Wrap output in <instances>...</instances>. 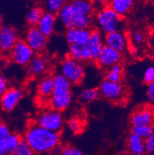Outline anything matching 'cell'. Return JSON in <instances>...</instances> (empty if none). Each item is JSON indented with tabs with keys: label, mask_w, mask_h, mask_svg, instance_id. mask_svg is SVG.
<instances>
[{
	"label": "cell",
	"mask_w": 154,
	"mask_h": 155,
	"mask_svg": "<svg viewBox=\"0 0 154 155\" xmlns=\"http://www.w3.org/2000/svg\"><path fill=\"white\" fill-rule=\"evenodd\" d=\"M151 60H152V61L154 63V52L152 53V55H151Z\"/></svg>",
	"instance_id": "7bdbcfd3"
},
{
	"label": "cell",
	"mask_w": 154,
	"mask_h": 155,
	"mask_svg": "<svg viewBox=\"0 0 154 155\" xmlns=\"http://www.w3.org/2000/svg\"><path fill=\"white\" fill-rule=\"evenodd\" d=\"M127 148L129 153H142L145 152V141L133 133L129 134L127 138Z\"/></svg>",
	"instance_id": "603a6c76"
},
{
	"label": "cell",
	"mask_w": 154,
	"mask_h": 155,
	"mask_svg": "<svg viewBox=\"0 0 154 155\" xmlns=\"http://www.w3.org/2000/svg\"><path fill=\"white\" fill-rule=\"evenodd\" d=\"M146 94H147L148 100L151 103H154V81L151 84H148Z\"/></svg>",
	"instance_id": "8d00e7d4"
},
{
	"label": "cell",
	"mask_w": 154,
	"mask_h": 155,
	"mask_svg": "<svg viewBox=\"0 0 154 155\" xmlns=\"http://www.w3.org/2000/svg\"><path fill=\"white\" fill-rule=\"evenodd\" d=\"M104 43L106 46L120 53H123L128 46L126 36L122 31H116L106 34L104 36Z\"/></svg>",
	"instance_id": "7c38bea8"
},
{
	"label": "cell",
	"mask_w": 154,
	"mask_h": 155,
	"mask_svg": "<svg viewBox=\"0 0 154 155\" xmlns=\"http://www.w3.org/2000/svg\"><path fill=\"white\" fill-rule=\"evenodd\" d=\"M53 77L54 89L49 101V105L52 109L61 112L67 109L73 101L72 84L61 74H56Z\"/></svg>",
	"instance_id": "7a4b0ae2"
},
{
	"label": "cell",
	"mask_w": 154,
	"mask_h": 155,
	"mask_svg": "<svg viewBox=\"0 0 154 155\" xmlns=\"http://www.w3.org/2000/svg\"><path fill=\"white\" fill-rule=\"evenodd\" d=\"M73 14V10L71 2H66L63 8L57 13L56 17L66 29H69L73 28V24H72Z\"/></svg>",
	"instance_id": "cb8c5ba5"
},
{
	"label": "cell",
	"mask_w": 154,
	"mask_h": 155,
	"mask_svg": "<svg viewBox=\"0 0 154 155\" xmlns=\"http://www.w3.org/2000/svg\"><path fill=\"white\" fill-rule=\"evenodd\" d=\"M121 60L122 53L105 45L100 56L96 60V63L100 68L107 70L115 65L120 64Z\"/></svg>",
	"instance_id": "30bf717a"
},
{
	"label": "cell",
	"mask_w": 154,
	"mask_h": 155,
	"mask_svg": "<svg viewBox=\"0 0 154 155\" xmlns=\"http://www.w3.org/2000/svg\"><path fill=\"white\" fill-rule=\"evenodd\" d=\"M132 0H113L109 3V6L120 17L129 13L133 7Z\"/></svg>",
	"instance_id": "7402d4cb"
},
{
	"label": "cell",
	"mask_w": 154,
	"mask_h": 155,
	"mask_svg": "<svg viewBox=\"0 0 154 155\" xmlns=\"http://www.w3.org/2000/svg\"><path fill=\"white\" fill-rule=\"evenodd\" d=\"M22 140L32 151L37 154L48 153L59 145L60 134L42 128L36 123H30L24 134Z\"/></svg>",
	"instance_id": "6da1fadb"
},
{
	"label": "cell",
	"mask_w": 154,
	"mask_h": 155,
	"mask_svg": "<svg viewBox=\"0 0 154 155\" xmlns=\"http://www.w3.org/2000/svg\"><path fill=\"white\" fill-rule=\"evenodd\" d=\"M73 150H74L73 147H72L70 145H67V146L62 147L61 152H60V154L59 155H72L73 154Z\"/></svg>",
	"instance_id": "74e56055"
},
{
	"label": "cell",
	"mask_w": 154,
	"mask_h": 155,
	"mask_svg": "<svg viewBox=\"0 0 154 155\" xmlns=\"http://www.w3.org/2000/svg\"><path fill=\"white\" fill-rule=\"evenodd\" d=\"M43 10L41 7L39 6H33L32 7L25 15V19L27 21L30 27L32 26H36L42 17V14H43Z\"/></svg>",
	"instance_id": "d4e9b609"
},
{
	"label": "cell",
	"mask_w": 154,
	"mask_h": 155,
	"mask_svg": "<svg viewBox=\"0 0 154 155\" xmlns=\"http://www.w3.org/2000/svg\"><path fill=\"white\" fill-rule=\"evenodd\" d=\"M87 46L90 50L93 60H97L105 46L104 36L100 29H94L90 31V36Z\"/></svg>",
	"instance_id": "5bb4252c"
},
{
	"label": "cell",
	"mask_w": 154,
	"mask_h": 155,
	"mask_svg": "<svg viewBox=\"0 0 154 155\" xmlns=\"http://www.w3.org/2000/svg\"><path fill=\"white\" fill-rule=\"evenodd\" d=\"M24 41L35 53H40L46 49L48 38L42 34L36 26L29 27L25 35Z\"/></svg>",
	"instance_id": "ba28073f"
},
{
	"label": "cell",
	"mask_w": 154,
	"mask_h": 155,
	"mask_svg": "<svg viewBox=\"0 0 154 155\" xmlns=\"http://www.w3.org/2000/svg\"><path fill=\"white\" fill-rule=\"evenodd\" d=\"M67 126L70 131L73 132V134H79L83 129V121L76 117L72 118V119L68 121Z\"/></svg>",
	"instance_id": "f546056e"
},
{
	"label": "cell",
	"mask_w": 154,
	"mask_h": 155,
	"mask_svg": "<svg viewBox=\"0 0 154 155\" xmlns=\"http://www.w3.org/2000/svg\"><path fill=\"white\" fill-rule=\"evenodd\" d=\"M154 81V67H149L143 74V82L146 84H149Z\"/></svg>",
	"instance_id": "836d02e7"
},
{
	"label": "cell",
	"mask_w": 154,
	"mask_h": 155,
	"mask_svg": "<svg viewBox=\"0 0 154 155\" xmlns=\"http://www.w3.org/2000/svg\"><path fill=\"white\" fill-rule=\"evenodd\" d=\"M54 89V77L48 75L41 79L38 84V94L41 98L49 101Z\"/></svg>",
	"instance_id": "d6986e66"
},
{
	"label": "cell",
	"mask_w": 154,
	"mask_h": 155,
	"mask_svg": "<svg viewBox=\"0 0 154 155\" xmlns=\"http://www.w3.org/2000/svg\"><path fill=\"white\" fill-rule=\"evenodd\" d=\"M56 15L49 12H44L36 27L42 34L48 38L52 36L56 31Z\"/></svg>",
	"instance_id": "9a60e30c"
},
{
	"label": "cell",
	"mask_w": 154,
	"mask_h": 155,
	"mask_svg": "<svg viewBox=\"0 0 154 155\" xmlns=\"http://www.w3.org/2000/svg\"><path fill=\"white\" fill-rule=\"evenodd\" d=\"M72 155H86V154H85L82 150H79V149L74 148V150H73V154Z\"/></svg>",
	"instance_id": "ab89813d"
},
{
	"label": "cell",
	"mask_w": 154,
	"mask_h": 155,
	"mask_svg": "<svg viewBox=\"0 0 154 155\" xmlns=\"http://www.w3.org/2000/svg\"><path fill=\"white\" fill-rule=\"evenodd\" d=\"M90 31L89 29H80L71 28L66 30V39L70 45H87L90 36Z\"/></svg>",
	"instance_id": "2e32d148"
},
{
	"label": "cell",
	"mask_w": 154,
	"mask_h": 155,
	"mask_svg": "<svg viewBox=\"0 0 154 155\" xmlns=\"http://www.w3.org/2000/svg\"><path fill=\"white\" fill-rule=\"evenodd\" d=\"M129 155H146L145 153H129Z\"/></svg>",
	"instance_id": "b9f144b4"
},
{
	"label": "cell",
	"mask_w": 154,
	"mask_h": 155,
	"mask_svg": "<svg viewBox=\"0 0 154 155\" xmlns=\"http://www.w3.org/2000/svg\"><path fill=\"white\" fill-rule=\"evenodd\" d=\"M22 90L19 88H8V91L1 97V106L3 110L9 112L19 104L22 100Z\"/></svg>",
	"instance_id": "4fadbf2b"
},
{
	"label": "cell",
	"mask_w": 154,
	"mask_h": 155,
	"mask_svg": "<svg viewBox=\"0 0 154 155\" xmlns=\"http://www.w3.org/2000/svg\"><path fill=\"white\" fill-rule=\"evenodd\" d=\"M65 3L66 2L64 0H48L47 2H46V8L47 9L46 12L57 15Z\"/></svg>",
	"instance_id": "f1b7e54d"
},
{
	"label": "cell",
	"mask_w": 154,
	"mask_h": 155,
	"mask_svg": "<svg viewBox=\"0 0 154 155\" xmlns=\"http://www.w3.org/2000/svg\"><path fill=\"white\" fill-rule=\"evenodd\" d=\"M131 40L135 45H140L144 41V36L139 31H133L131 33Z\"/></svg>",
	"instance_id": "e575fe53"
},
{
	"label": "cell",
	"mask_w": 154,
	"mask_h": 155,
	"mask_svg": "<svg viewBox=\"0 0 154 155\" xmlns=\"http://www.w3.org/2000/svg\"><path fill=\"white\" fill-rule=\"evenodd\" d=\"M61 150L62 147L60 145H58L56 147L52 149L48 153H49V155H59L60 154V152H61Z\"/></svg>",
	"instance_id": "f35d334b"
},
{
	"label": "cell",
	"mask_w": 154,
	"mask_h": 155,
	"mask_svg": "<svg viewBox=\"0 0 154 155\" xmlns=\"http://www.w3.org/2000/svg\"><path fill=\"white\" fill-rule=\"evenodd\" d=\"M130 123L133 127L154 125V109L150 106H142L133 112Z\"/></svg>",
	"instance_id": "9c48e42d"
},
{
	"label": "cell",
	"mask_w": 154,
	"mask_h": 155,
	"mask_svg": "<svg viewBox=\"0 0 154 155\" xmlns=\"http://www.w3.org/2000/svg\"><path fill=\"white\" fill-rule=\"evenodd\" d=\"M2 22H3V18H2V15L0 14V27L3 26V25H2Z\"/></svg>",
	"instance_id": "60d3db41"
},
{
	"label": "cell",
	"mask_w": 154,
	"mask_h": 155,
	"mask_svg": "<svg viewBox=\"0 0 154 155\" xmlns=\"http://www.w3.org/2000/svg\"><path fill=\"white\" fill-rule=\"evenodd\" d=\"M8 89V82L6 77L0 73V97H2Z\"/></svg>",
	"instance_id": "d590c367"
},
{
	"label": "cell",
	"mask_w": 154,
	"mask_h": 155,
	"mask_svg": "<svg viewBox=\"0 0 154 155\" xmlns=\"http://www.w3.org/2000/svg\"><path fill=\"white\" fill-rule=\"evenodd\" d=\"M113 155H126V153H122V152H120V153H115V154H113Z\"/></svg>",
	"instance_id": "ee69618b"
},
{
	"label": "cell",
	"mask_w": 154,
	"mask_h": 155,
	"mask_svg": "<svg viewBox=\"0 0 154 155\" xmlns=\"http://www.w3.org/2000/svg\"><path fill=\"white\" fill-rule=\"evenodd\" d=\"M69 57L80 63H87L93 60L91 53L87 45H70Z\"/></svg>",
	"instance_id": "ac0fdd59"
},
{
	"label": "cell",
	"mask_w": 154,
	"mask_h": 155,
	"mask_svg": "<svg viewBox=\"0 0 154 155\" xmlns=\"http://www.w3.org/2000/svg\"><path fill=\"white\" fill-rule=\"evenodd\" d=\"M12 155H35V153L28 146L27 143L22 140Z\"/></svg>",
	"instance_id": "4dcf8cb0"
},
{
	"label": "cell",
	"mask_w": 154,
	"mask_h": 155,
	"mask_svg": "<svg viewBox=\"0 0 154 155\" xmlns=\"http://www.w3.org/2000/svg\"><path fill=\"white\" fill-rule=\"evenodd\" d=\"M11 134L10 130L5 123L0 121V143L5 140Z\"/></svg>",
	"instance_id": "d6a6232c"
},
{
	"label": "cell",
	"mask_w": 154,
	"mask_h": 155,
	"mask_svg": "<svg viewBox=\"0 0 154 155\" xmlns=\"http://www.w3.org/2000/svg\"><path fill=\"white\" fill-rule=\"evenodd\" d=\"M100 97L98 89L96 88H88L85 89L80 94V100L83 102L89 103L96 101Z\"/></svg>",
	"instance_id": "4316f807"
},
{
	"label": "cell",
	"mask_w": 154,
	"mask_h": 155,
	"mask_svg": "<svg viewBox=\"0 0 154 155\" xmlns=\"http://www.w3.org/2000/svg\"><path fill=\"white\" fill-rule=\"evenodd\" d=\"M145 141V152L148 154L154 153V130L152 134L146 138Z\"/></svg>",
	"instance_id": "1f68e13d"
},
{
	"label": "cell",
	"mask_w": 154,
	"mask_h": 155,
	"mask_svg": "<svg viewBox=\"0 0 154 155\" xmlns=\"http://www.w3.org/2000/svg\"><path fill=\"white\" fill-rule=\"evenodd\" d=\"M22 140L19 134H11L6 140L0 143V155H12Z\"/></svg>",
	"instance_id": "ffe728a7"
},
{
	"label": "cell",
	"mask_w": 154,
	"mask_h": 155,
	"mask_svg": "<svg viewBox=\"0 0 154 155\" xmlns=\"http://www.w3.org/2000/svg\"><path fill=\"white\" fill-rule=\"evenodd\" d=\"M72 7H73V19H72L73 28L80 29H89V27L91 26L92 22H93L92 15H89L84 11L73 6V5H72Z\"/></svg>",
	"instance_id": "e0dca14e"
},
{
	"label": "cell",
	"mask_w": 154,
	"mask_h": 155,
	"mask_svg": "<svg viewBox=\"0 0 154 155\" xmlns=\"http://www.w3.org/2000/svg\"><path fill=\"white\" fill-rule=\"evenodd\" d=\"M154 130V125H149V126H142V127H133L132 133L137 135L139 137L143 139L144 140L146 138L149 137L152 134Z\"/></svg>",
	"instance_id": "83f0119b"
},
{
	"label": "cell",
	"mask_w": 154,
	"mask_h": 155,
	"mask_svg": "<svg viewBox=\"0 0 154 155\" xmlns=\"http://www.w3.org/2000/svg\"><path fill=\"white\" fill-rule=\"evenodd\" d=\"M36 124L48 130L59 134L63 127L64 120L61 112L50 108L38 115Z\"/></svg>",
	"instance_id": "277c9868"
},
{
	"label": "cell",
	"mask_w": 154,
	"mask_h": 155,
	"mask_svg": "<svg viewBox=\"0 0 154 155\" xmlns=\"http://www.w3.org/2000/svg\"><path fill=\"white\" fill-rule=\"evenodd\" d=\"M98 91L100 96L113 103H120L125 97V90L120 83L103 80L100 84Z\"/></svg>",
	"instance_id": "8992f818"
},
{
	"label": "cell",
	"mask_w": 154,
	"mask_h": 155,
	"mask_svg": "<svg viewBox=\"0 0 154 155\" xmlns=\"http://www.w3.org/2000/svg\"><path fill=\"white\" fill-rule=\"evenodd\" d=\"M97 22L100 31L105 34L120 31L122 17L117 15L109 5H105L97 13Z\"/></svg>",
	"instance_id": "3957f363"
},
{
	"label": "cell",
	"mask_w": 154,
	"mask_h": 155,
	"mask_svg": "<svg viewBox=\"0 0 154 155\" xmlns=\"http://www.w3.org/2000/svg\"><path fill=\"white\" fill-rule=\"evenodd\" d=\"M18 40L19 36L15 28L8 25L0 27V51H11Z\"/></svg>",
	"instance_id": "8fae6325"
},
{
	"label": "cell",
	"mask_w": 154,
	"mask_h": 155,
	"mask_svg": "<svg viewBox=\"0 0 154 155\" xmlns=\"http://www.w3.org/2000/svg\"><path fill=\"white\" fill-rule=\"evenodd\" d=\"M123 76V69L120 64H117L106 70L105 80L113 83H120Z\"/></svg>",
	"instance_id": "484cf974"
},
{
	"label": "cell",
	"mask_w": 154,
	"mask_h": 155,
	"mask_svg": "<svg viewBox=\"0 0 154 155\" xmlns=\"http://www.w3.org/2000/svg\"><path fill=\"white\" fill-rule=\"evenodd\" d=\"M10 56L12 61L19 66H28L36 56L24 39H19L11 50Z\"/></svg>",
	"instance_id": "52a82bcc"
},
{
	"label": "cell",
	"mask_w": 154,
	"mask_h": 155,
	"mask_svg": "<svg viewBox=\"0 0 154 155\" xmlns=\"http://www.w3.org/2000/svg\"><path fill=\"white\" fill-rule=\"evenodd\" d=\"M47 63L46 57L40 55H36L28 65L29 73L32 76L41 75L46 71Z\"/></svg>",
	"instance_id": "44dd1931"
},
{
	"label": "cell",
	"mask_w": 154,
	"mask_h": 155,
	"mask_svg": "<svg viewBox=\"0 0 154 155\" xmlns=\"http://www.w3.org/2000/svg\"><path fill=\"white\" fill-rule=\"evenodd\" d=\"M60 71V74L71 84H81L85 77V68L83 65L69 56L62 62Z\"/></svg>",
	"instance_id": "5b68a950"
}]
</instances>
